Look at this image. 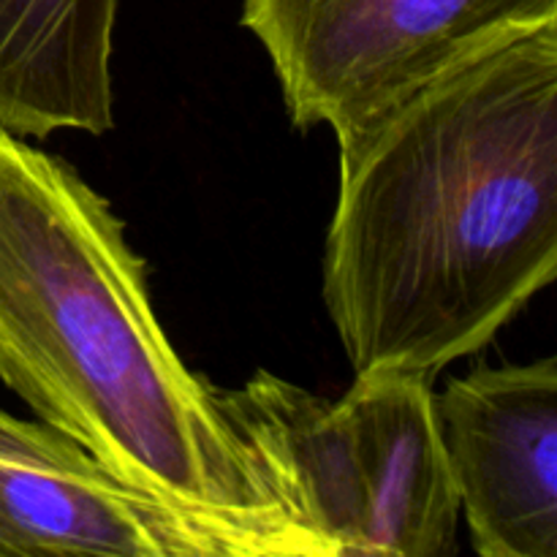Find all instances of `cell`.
<instances>
[{"mask_svg":"<svg viewBox=\"0 0 557 557\" xmlns=\"http://www.w3.org/2000/svg\"><path fill=\"white\" fill-rule=\"evenodd\" d=\"M321 297L354 375L433 379L557 277V20L517 27L337 141Z\"/></svg>","mask_w":557,"mask_h":557,"instance_id":"1","label":"cell"},{"mask_svg":"<svg viewBox=\"0 0 557 557\" xmlns=\"http://www.w3.org/2000/svg\"><path fill=\"white\" fill-rule=\"evenodd\" d=\"M0 381L147 495L332 557L272 493L218 389L174 351L107 196L0 128Z\"/></svg>","mask_w":557,"mask_h":557,"instance_id":"2","label":"cell"},{"mask_svg":"<svg viewBox=\"0 0 557 557\" xmlns=\"http://www.w3.org/2000/svg\"><path fill=\"white\" fill-rule=\"evenodd\" d=\"M218 400L286 515L332 557L455 555L460 500L433 379L354 375L330 400L259 370Z\"/></svg>","mask_w":557,"mask_h":557,"instance_id":"3","label":"cell"},{"mask_svg":"<svg viewBox=\"0 0 557 557\" xmlns=\"http://www.w3.org/2000/svg\"><path fill=\"white\" fill-rule=\"evenodd\" d=\"M557 20V0H243L297 128L335 141L441 69L517 27Z\"/></svg>","mask_w":557,"mask_h":557,"instance_id":"4","label":"cell"},{"mask_svg":"<svg viewBox=\"0 0 557 557\" xmlns=\"http://www.w3.org/2000/svg\"><path fill=\"white\" fill-rule=\"evenodd\" d=\"M292 557L243 522L131 487L79 444L0 408V557Z\"/></svg>","mask_w":557,"mask_h":557,"instance_id":"5","label":"cell"},{"mask_svg":"<svg viewBox=\"0 0 557 557\" xmlns=\"http://www.w3.org/2000/svg\"><path fill=\"white\" fill-rule=\"evenodd\" d=\"M435 413L476 555L557 557V359L476 364Z\"/></svg>","mask_w":557,"mask_h":557,"instance_id":"6","label":"cell"},{"mask_svg":"<svg viewBox=\"0 0 557 557\" xmlns=\"http://www.w3.org/2000/svg\"><path fill=\"white\" fill-rule=\"evenodd\" d=\"M120 3L0 0V128L22 139L112 128Z\"/></svg>","mask_w":557,"mask_h":557,"instance_id":"7","label":"cell"}]
</instances>
